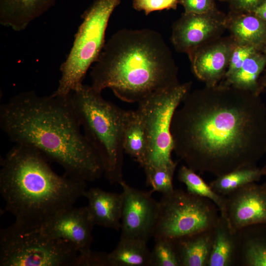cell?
Here are the masks:
<instances>
[{"label":"cell","mask_w":266,"mask_h":266,"mask_svg":"<svg viewBox=\"0 0 266 266\" xmlns=\"http://www.w3.org/2000/svg\"><path fill=\"white\" fill-rule=\"evenodd\" d=\"M256 51H258L252 47L235 43L223 79L230 77L239 70L246 59Z\"/></svg>","instance_id":"83f0119b"},{"label":"cell","mask_w":266,"mask_h":266,"mask_svg":"<svg viewBox=\"0 0 266 266\" xmlns=\"http://www.w3.org/2000/svg\"><path fill=\"white\" fill-rule=\"evenodd\" d=\"M0 128L14 145L37 150L69 177L93 182L103 174L98 155L81 131L70 94L18 93L0 105Z\"/></svg>","instance_id":"7a4b0ae2"},{"label":"cell","mask_w":266,"mask_h":266,"mask_svg":"<svg viewBox=\"0 0 266 266\" xmlns=\"http://www.w3.org/2000/svg\"><path fill=\"white\" fill-rule=\"evenodd\" d=\"M92 87L110 89L129 103H139L180 84L178 67L162 35L149 29H122L105 43L91 71Z\"/></svg>","instance_id":"3957f363"},{"label":"cell","mask_w":266,"mask_h":266,"mask_svg":"<svg viewBox=\"0 0 266 266\" xmlns=\"http://www.w3.org/2000/svg\"><path fill=\"white\" fill-rule=\"evenodd\" d=\"M173 151L186 166L216 177L257 166L266 151L260 95L219 83L190 91L175 110Z\"/></svg>","instance_id":"6da1fadb"},{"label":"cell","mask_w":266,"mask_h":266,"mask_svg":"<svg viewBox=\"0 0 266 266\" xmlns=\"http://www.w3.org/2000/svg\"><path fill=\"white\" fill-rule=\"evenodd\" d=\"M221 1H225V2H229V0H217Z\"/></svg>","instance_id":"d590c367"},{"label":"cell","mask_w":266,"mask_h":266,"mask_svg":"<svg viewBox=\"0 0 266 266\" xmlns=\"http://www.w3.org/2000/svg\"><path fill=\"white\" fill-rule=\"evenodd\" d=\"M120 3L121 0H95L81 15L83 22L68 56L60 66L61 76L53 94L67 96L83 85L89 68L103 48L109 18Z\"/></svg>","instance_id":"8992f818"},{"label":"cell","mask_w":266,"mask_h":266,"mask_svg":"<svg viewBox=\"0 0 266 266\" xmlns=\"http://www.w3.org/2000/svg\"><path fill=\"white\" fill-rule=\"evenodd\" d=\"M265 155H266V151ZM261 169L262 171L263 176H265V182H264L263 185L266 188V162L263 167L261 168Z\"/></svg>","instance_id":"e575fe53"},{"label":"cell","mask_w":266,"mask_h":266,"mask_svg":"<svg viewBox=\"0 0 266 266\" xmlns=\"http://www.w3.org/2000/svg\"><path fill=\"white\" fill-rule=\"evenodd\" d=\"M266 88V71L265 73L260 77L258 82V88L257 94L260 95L262 92Z\"/></svg>","instance_id":"836d02e7"},{"label":"cell","mask_w":266,"mask_h":266,"mask_svg":"<svg viewBox=\"0 0 266 266\" xmlns=\"http://www.w3.org/2000/svg\"><path fill=\"white\" fill-rule=\"evenodd\" d=\"M70 98L83 133L98 155L108 182L123 181V131L126 110L106 100L101 92L83 84Z\"/></svg>","instance_id":"5b68a950"},{"label":"cell","mask_w":266,"mask_h":266,"mask_svg":"<svg viewBox=\"0 0 266 266\" xmlns=\"http://www.w3.org/2000/svg\"><path fill=\"white\" fill-rule=\"evenodd\" d=\"M154 238H177L212 229L220 214L209 199L174 189L163 195Z\"/></svg>","instance_id":"9c48e42d"},{"label":"cell","mask_w":266,"mask_h":266,"mask_svg":"<svg viewBox=\"0 0 266 266\" xmlns=\"http://www.w3.org/2000/svg\"><path fill=\"white\" fill-rule=\"evenodd\" d=\"M37 150L14 145L0 160V194L13 228L35 229L83 197L86 182L60 175Z\"/></svg>","instance_id":"277c9868"},{"label":"cell","mask_w":266,"mask_h":266,"mask_svg":"<svg viewBox=\"0 0 266 266\" xmlns=\"http://www.w3.org/2000/svg\"><path fill=\"white\" fill-rule=\"evenodd\" d=\"M178 3V0H133V7L147 15L155 11L175 10Z\"/></svg>","instance_id":"f1b7e54d"},{"label":"cell","mask_w":266,"mask_h":266,"mask_svg":"<svg viewBox=\"0 0 266 266\" xmlns=\"http://www.w3.org/2000/svg\"><path fill=\"white\" fill-rule=\"evenodd\" d=\"M57 0H0V23L20 32L41 16Z\"/></svg>","instance_id":"e0dca14e"},{"label":"cell","mask_w":266,"mask_h":266,"mask_svg":"<svg viewBox=\"0 0 266 266\" xmlns=\"http://www.w3.org/2000/svg\"><path fill=\"white\" fill-rule=\"evenodd\" d=\"M186 82L157 92L139 102L136 109L143 121L147 142L144 170L178 164L171 158V125L174 113L190 91Z\"/></svg>","instance_id":"52a82bcc"},{"label":"cell","mask_w":266,"mask_h":266,"mask_svg":"<svg viewBox=\"0 0 266 266\" xmlns=\"http://www.w3.org/2000/svg\"><path fill=\"white\" fill-rule=\"evenodd\" d=\"M226 18L217 8L204 14L184 12L172 26L174 47L190 56L202 44L222 35L226 30Z\"/></svg>","instance_id":"8fae6325"},{"label":"cell","mask_w":266,"mask_h":266,"mask_svg":"<svg viewBox=\"0 0 266 266\" xmlns=\"http://www.w3.org/2000/svg\"><path fill=\"white\" fill-rule=\"evenodd\" d=\"M177 164L168 166H161L144 170L147 186L151 187L149 193L158 192L163 195L168 194L174 189L173 178Z\"/></svg>","instance_id":"484cf974"},{"label":"cell","mask_w":266,"mask_h":266,"mask_svg":"<svg viewBox=\"0 0 266 266\" xmlns=\"http://www.w3.org/2000/svg\"><path fill=\"white\" fill-rule=\"evenodd\" d=\"M262 176V169L257 166L244 167L216 177L209 185L217 193L227 196L248 184L259 181Z\"/></svg>","instance_id":"cb8c5ba5"},{"label":"cell","mask_w":266,"mask_h":266,"mask_svg":"<svg viewBox=\"0 0 266 266\" xmlns=\"http://www.w3.org/2000/svg\"><path fill=\"white\" fill-rule=\"evenodd\" d=\"M79 253L68 242L37 229L10 226L0 231V266H76Z\"/></svg>","instance_id":"ba28073f"},{"label":"cell","mask_w":266,"mask_h":266,"mask_svg":"<svg viewBox=\"0 0 266 266\" xmlns=\"http://www.w3.org/2000/svg\"><path fill=\"white\" fill-rule=\"evenodd\" d=\"M226 26L236 43L266 53V21L253 12L230 10L226 15Z\"/></svg>","instance_id":"2e32d148"},{"label":"cell","mask_w":266,"mask_h":266,"mask_svg":"<svg viewBox=\"0 0 266 266\" xmlns=\"http://www.w3.org/2000/svg\"><path fill=\"white\" fill-rule=\"evenodd\" d=\"M185 13L204 14L217 9L215 0H178Z\"/></svg>","instance_id":"f546056e"},{"label":"cell","mask_w":266,"mask_h":266,"mask_svg":"<svg viewBox=\"0 0 266 266\" xmlns=\"http://www.w3.org/2000/svg\"><path fill=\"white\" fill-rule=\"evenodd\" d=\"M266 66V53L256 51L246 59L239 70L219 83L258 95L259 80Z\"/></svg>","instance_id":"603a6c76"},{"label":"cell","mask_w":266,"mask_h":266,"mask_svg":"<svg viewBox=\"0 0 266 266\" xmlns=\"http://www.w3.org/2000/svg\"><path fill=\"white\" fill-rule=\"evenodd\" d=\"M147 242L120 238L116 248L108 253L109 266H151V251Z\"/></svg>","instance_id":"7402d4cb"},{"label":"cell","mask_w":266,"mask_h":266,"mask_svg":"<svg viewBox=\"0 0 266 266\" xmlns=\"http://www.w3.org/2000/svg\"><path fill=\"white\" fill-rule=\"evenodd\" d=\"M236 232L220 216L213 229V241L207 266H235L238 257Z\"/></svg>","instance_id":"d6986e66"},{"label":"cell","mask_w":266,"mask_h":266,"mask_svg":"<svg viewBox=\"0 0 266 266\" xmlns=\"http://www.w3.org/2000/svg\"><path fill=\"white\" fill-rule=\"evenodd\" d=\"M155 243L151 251V266H181L179 259L171 238H155Z\"/></svg>","instance_id":"4316f807"},{"label":"cell","mask_w":266,"mask_h":266,"mask_svg":"<svg viewBox=\"0 0 266 266\" xmlns=\"http://www.w3.org/2000/svg\"><path fill=\"white\" fill-rule=\"evenodd\" d=\"M124 152L142 167L147 151L145 130L137 110H126L123 131Z\"/></svg>","instance_id":"44dd1931"},{"label":"cell","mask_w":266,"mask_h":266,"mask_svg":"<svg viewBox=\"0 0 266 266\" xmlns=\"http://www.w3.org/2000/svg\"><path fill=\"white\" fill-rule=\"evenodd\" d=\"M94 226L86 206L73 205L61 210L37 229L68 242L80 253H84L91 250Z\"/></svg>","instance_id":"7c38bea8"},{"label":"cell","mask_w":266,"mask_h":266,"mask_svg":"<svg viewBox=\"0 0 266 266\" xmlns=\"http://www.w3.org/2000/svg\"><path fill=\"white\" fill-rule=\"evenodd\" d=\"M235 42L230 35L220 36L198 47L189 56L195 75L207 86L224 78Z\"/></svg>","instance_id":"5bb4252c"},{"label":"cell","mask_w":266,"mask_h":266,"mask_svg":"<svg viewBox=\"0 0 266 266\" xmlns=\"http://www.w3.org/2000/svg\"><path fill=\"white\" fill-rule=\"evenodd\" d=\"M119 185L123 200L120 238H137L147 242L154 236L160 202L149 192L136 189L124 180Z\"/></svg>","instance_id":"30bf717a"},{"label":"cell","mask_w":266,"mask_h":266,"mask_svg":"<svg viewBox=\"0 0 266 266\" xmlns=\"http://www.w3.org/2000/svg\"><path fill=\"white\" fill-rule=\"evenodd\" d=\"M177 177L178 180L184 184L187 191L195 195L207 198L212 201L218 208L220 214L225 218L226 197L215 192L197 172L186 165L179 168Z\"/></svg>","instance_id":"d4e9b609"},{"label":"cell","mask_w":266,"mask_h":266,"mask_svg":"<svg viewBox=\"0 0 266 266\" xmlns=\"http://www.w3.org/2000/svg\"><path fill=\"white\" fill-rule=\"evenodd\" d=\"M265 0H229L230 10L252 12Z\"/></svg>","instance_id":"1f68e13d"},{"label":"cell","mask_w":266,"mask_h":266,"mask_svg":"<svg viewBox=\"0 0 266 266\" xmlns=\"http://www.w3.org/2000/svg\"><path fill=\"white\" fill-rule=\"evenodd\" d=\"M87 210L94 225L119 231L123 208L122 193L110 192L100 188L86 190Z\"/></svg>","instance_id":"9a60e30c"},{"label":"cell","mask_w":266,"mask_h":266,"mask_svg":"<svg viewBox=\"0 0 266 266\" xmlns=\"http://www.w3.org/2000/svg\"><path fill=\"white\" fill-rule=\"evenodd\" d=\"M226 197L225 218L234 232L266 223V188L263 184L251 183Z\"/></svg>","instance_id":"4fadbf2b"},{"label":"cell","mask_w":266,"mask_h":266,"mask_svg":"<svg viewBox=\"0 0 266 266\" xmlns=\"http://www.w3.org/2000/svg\"><path fill=\"white\" fill-rule=\"evenodd\" d=\"M238 266H266V223L250 225L236 231Z\"/></svg>","instance_id":"ac0fdd59"},{"label":"cell","mask_w":266,"mask_h":266,"mask_svg":"<svg viewBox=\"0 0 266 266\" xmlns=\"http://www.w3.org/2000/svg\"><path fill=\"white\" fill-rule=\"evenodd\" d=\"M213 229L172 239L181 266H207L212 245Z\"/></svg>","instance_id":"ffe728a7"},{"label":"cell","mask_w":266,"mask_h":266,"mask_svg":"<svg viewBox=\"0 0 266 266\" xmlns=\"http://www.w3.org/2000/svg\"><path fill=\"white\" fill-rule=\"evenodd\" d=\"M252 12L260 18L266 21V0Z\"/></svg>","instance_id":"d6a6232c"},{"label":"cell","mask_w":266,"mask_h":266,"mask_svg":"<svg viewBox=\"0 0 266 266\" xmlns=\"http://www.w3.org/2000/svg\"><path fill=\"white\" fill-rule=\"evenodd\" d=\"M76 266H109L108 253L92 250L84 253H79Z\"/></svg>","instance_id":"4dcf8cb0"}]
</instances>
